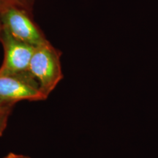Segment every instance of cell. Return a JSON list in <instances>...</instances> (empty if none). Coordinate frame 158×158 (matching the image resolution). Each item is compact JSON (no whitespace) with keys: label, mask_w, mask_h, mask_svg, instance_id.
<instances>
[{"label":"cell","mask_w":158,"mask_h":158,"mask_svg":"<svg viewBox=\"0 0 158 158\" xmlns=\"http://www.w3.org/2000/svg\"><path fill=\"white\" fill-rule=\"evenodd\" d=\"M13 106L0 104V137L5 133L8 120L13 111Z\"/></svg>","instance_id":"cell-6"},{"label":"cell","mask_w":158,"mask_h":158,"mask_svg":"<svg viewBox=\"0 0 158 158\" xmlns=\"http://www.w3.org/2000/svg\"><path fill=\"white\" fill-rule=\"evenodd\" d=\"M47 98L29 73L0 74V104L14 107L23 100L42 101Z\"/></svg>","instance_id":"cell-3"},{"label":"cell","mask_w":158,"mask_h":158,"mask_svg":"<svg viewBox=\"0 0 158 158\" xmlns=\"http://www.w3.org/2000/svg\"><path fill=\"white\" fill-rule=\"evenodd\" d=\"M2 29L14 38L36 47L48 41L35 21L33 13L14 7L0 10Z\"/></svg>","instance_id":"cell-2"},{"label":"cell","mask_w":158,"mask_h":158,"mask_svg":"<svg viewBox=\"0 0 158 158\" xmlns=\"http://www.w3.org/2000/svg\"><path fill=\"white\" fill-rule=\"evenodd\" d=\"M0 42L4 50V59L0 74L29 73V67L35 47L15 39L2 29Z\"/></svg>","instance_id":"cell-4"},{"label":"cell","mask_w":158,"mask_h":158,"mask_svg":"<svg viewBox=\"0 0 158 158\" xmlns=\"http://www.w3.org/2000/svg\"><path fill=\"white\" fill-rule=\"evenodd\" d=\"M62 52L49 41L35 47L29 73L38 83L41 92L48 98L63 78Z\"/></svg>","instance_id":"cell-1"},{"label":"cell","mask_w":158,"mask_h":158,"mask_svg":"<svg viewBox=\"0 0 158 158\" xmlns=\"http://www.w3.org/2000/svg\"><path fill=\"white\" fill-rule=\"evenodd\" d=\"M2 31V24H1V21H0V33H1Z\"/></svg>","instance_id":"cell-8"},{"label":"cell","mask_w":158,"mask_h":158,"mask_svg":"<svg viewBox=\"0 0 158 158\" xmlns=\"http://www.w3.org/2000/svg\"><path fill=\"white\" fill-rule=\"evenodd\" d=\"M36 0H0V10L8 7H14L33 13Z\"/></svg>","instance_id":"cell-5"},{"label":"cell","mask_w":158,"mask_h":158,"mask_svg":"<svg viewBox=\"0 0 158 158\" xmlns=\"http://www.w3.org/2000/svg\"><path fill=\"white\" fill-rule=\"evenodd\" d=\"M4 158H31L28 156H26L23 155H20V154H15L13 152L9 153L8 155H7Z\"/></svg>","instance_id":"cell-7"}]
</instances>
